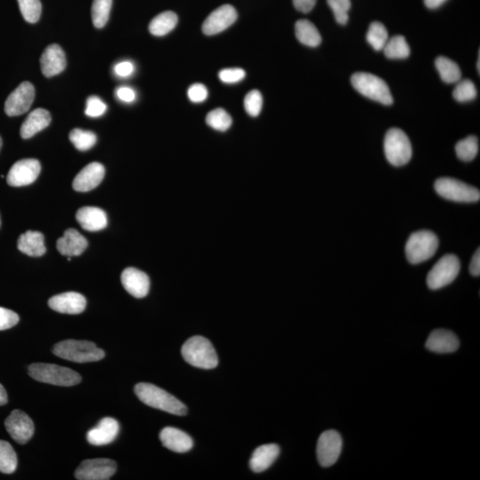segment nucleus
<instances>
[{
  "mask_svg": "<svg viewBox=\"0 0 480 480\" xmlns=\"http://www.w3.org/2000/svg\"><path fill=\"white\" fill-rule=\"evenodd\" d=\"M134 392L141 402L153 409L165 411L175 416H185L187 414V407L184 403L170 393L151 383H138L134 387Z\"/></svg>",
  "mask_w": 480,
  "mask_h": 480,
  "instance_id": "obj_1",
  "label": "nucleus"
},
{
  "mask_svg": "<svg viewBox=\"0 0 480 480\" xmlns=\"http://www.w3.org/2000/svg\"><path fill=\"white\" fill-rule=\"evenodd\" d=\"M53 353L76 363H89L101 361L105 357V351L89 341H62L54 345Z\"/></svg>",
  "mask_w": 480,
  "mask_h": 480,
  "instance_id": "obj_2",
  "label": "nucleus"
},
{
  "mask_svg": "<svg viewBox=\"0 0 480 480\" xmlns=\"http://www.w3.org/2000/svg\"><path fill=\"white\" fill-rule=\"evenodd\" d=\"M182 355L188 364L195 368L213 369L218 365V357L215 348L205 337L189 338L182 345Z\"/></svg>",
  "mask_w": 480,
  "mask_h": 480,
  "instance_id": "obj_3",
  "label": "nucleus"
},
{
  "mask_svg": "<svg viewBox=\"0 0 480 480\" xmlns=\"http://www.w3.org/2000/svg\"><path fill=\"white\" fill-rule=\"evenodd\" d=\"M30 377L48 385L71 387L81 382V376L71 368L48 363H34L29 367Z\"/></svg>",
  "mask_w": 480,
  "mask_h": 480,
  "instance_id": "obj_4",
  "label": "nucleus"
},
{
  "mask_svg": "<svg viewBox=\"0 0 480 480\" xmlns=\"http://www.w3.org/2000/svg\"><path fill=\"white\" fill-rule=\"evenodd\" d=\"M351 81L353 88L365 98L382 105H392L393 98L388 85L377 76L358 72L351 76Z\"/></svg>",
  "mask_w": 480,
  "mask_h": 480,
  "instance_id": "obj_5",
  "label": "nucleus"
},
{
  "mask_svg": "<svg viewBox=\"0 0 480 480\" xmlns=\"http://www.w3.org/2000/svg\"><path fill=\"white\" fill-rule=\"evenodd\" d=\"M438 243V238L433 231H416L411 235L406 245L407 260L413 264L429 260L436 253Z\"/></svg>",
  "mask_w": 480,
  "mask_h": 480,
  "instance_id": "obj_6",
  "label": "nucleus"
},
{
  "mask_svg": "<svg viewBox=\"0 0 480 480\" xmlns=\"http://www.w3.org/2000/svg\"><path fill=\"white\" fill-rule=\"evenodd\" d=\"M385 153L387 160L395 167H402L409 163L412 158V145L409 138L402 129H390L385 136Z\"/></svg>",
  "mask_w": 480,
  "mask_h": 480,
  "instance_id": "obj_7",
  "label": "nucleus"
},
{
  "mask_svg": "<svg viewBox=\"0 0 480 480\" xmlns=\"http://www.w3.org/2000/svg\"><path fill=\"white\" fill-rule=\"evenodd\" d=\"M434 188L442 198L452 201L472 203L480 199L479 189L454 178L438 179L435 182Z\"/></svg>",
  "mask_w": 480,
  "mask_h": 480,
  "instance_id": "obj_8",
  "label": "nucleus"
},
{
  "mask_svg": "<svg viewBox=\"0 0 480 480\" xmlns=\"http://www.w3.org/2000/svg\"><path fill=\"white\" fill-rule=\"evenodd\" d=\"M461 264L457 255H444L431 269L427 276V285L431 290H438L451 284L460 272Z\"/></svg>",
  "mask_w": 480,
  "mask_h": 480,
  "instance_id": "obj_9",
  "label": "nucleus"
},
{
  "mask_svg": "<svg viewBox=\"0 0 480 480\" xmlns=\"http://www.w3.org/2000/svg\"><path fill=\"white\" fill-rule=\"evenodd\" d=\"M117 464L110 459H89L83 461L76 469V479L79 480H108L115 474Z\"/></svg>",
  "mask_w": 480,
  "mask_h": 480,
  "instance_id": "obj_10",
  "label": "nucleus"
},
{
  "mask_svg": "<svg viewBox=\"0 0 480 480\" xmlns=\"http://www.w3.org/2000/svg\"><path fill=\"white\" fill-rule=\"evenodd\" d=\"M343 440L336 431H327L320 435L317 445V457L322 467H330L339 459Z\"/></svg>",
  "mask_w": 480,
  "mask_h": 480,
  "instance_id": "obj_11",
  "label": "nucleus"
},
{
  "mask_svg": "<svg viewBox=\"0 0 480 480\" xmlns=\"http://www.w3.org/2000/svg\"><path fill=\"white\" fill-rule=\"evenodd\" d=\"M41 165L39 160L26 158L17 161L10 168L6 181L13 187H23L33 184L39 177Z\"/></svg>",
  "mask_w": 480,
  "mask_h": 480,
  "instance_id": "obj_12",
  "label": "nucleus"
},
{
  "mask_svg": "<svg viewBox=\"0 0 480 480\" xmlns=\"http://www.w3.org/2000/svg\"><path fill=\"white\" fill-rule=\"evenodd\" d=\"M35 98L32 83L24 81L9 95L5 103V112L9 117L20 116L30 109Z\"/></svg>",
  "mask_w": 480,
  "mask_h": 480,
  "instance_id": "obj_13",
  "label": "nucleus"
},
{
  "mask_svg": "<svg viewBox=\"0 0 480 480\" xmlns=\"http://www.w3.org/2000/svg\"><path fill=\"white\" fill-rule=\"evenodd\" d=\"M6 431L13 440L19 444H26L34 434V423L26 413L21 410H13L5 422Z\"/></svg>",
  "mask_w": 480,
  "mask_h": 480,
  "instance_id": "obj_14",
  "label": "nucleus"
},
{
  "mask_svg": "<svg viewBox=\"0 0 480 480\" xmlns=\"http://www.w3.org/2000/svg\"><path fill=\"white\" fill-rule=\"evenodd\" d=\"M238 18L236 9L230 5H223L210 13L203 23L202 30L207 36L216 35L233 25Z\"/></svg>",
  "mask_w": 480,
  "mask_h": 480,
  "instance_id": "obj_15",
  "label": "nucleus"
},
{
  "mask_svg": "<svg viewBox=\"0 0 480 480\" xmlns=\"http://www.w3.org/2000/svg\"><path fill=\"white\" fill-rule=\"evenodd\" d=\"M66 65L64 51L57 44L48 46L41 55V71L45 77L51 78L60 74L66 68Z\"/></svg>",
  "mask_w": 480,
  "mask_h": 480,
  "instance_id": "obj_16",
  "label": "nucleus"
},
{
  "mask_svg": "<svg viewBox=\"0 0 480 480\" xmlns=\"http://www.w3.org/2000/svg\"><path fill=\"white\" fill-rule=\"evenodd\" d=\"M105 168L98 162L86 165L76 176L74 181V189L79 192L92 191L101 184L105 178Z\"/></svg>",
  "mask_w": 480,
  "mask_h": 480,
  "instance_id": "obj_17",
  "label": "nucleus"
},
{
  "mask_svg": "<svg viewBox=\"0 0 480 480\" xmlns=\"http://www.w3.org/2000/svg\"><path fill=\"white\" fill-rule=\"evenodd\" d=\"M52 310L64 314H79L84 312L86 300L81 293L67 292L51 297L48 301Z\"/></svg>",
  "mask_w": 480,
  "mask_h": 480,
  "instance_id": "obj_18",
  "label": "nucleus"
},
{
  "mask_svg": "<svg viewBox=\"0 0 480 480\" xmlns=\"http://www.w3.org/2000/svg\"><path fill=\"white\" fill-rule=\"evenodd\" d=\"M124 288L136 298H144L150 290V279L144 271L136 268H127L122 274Z\"/></svg>",
  "mask_w": 480,
  "mask_h": 480,
  "instance_id": "obj_19",
  "label": "nucleus"
},
{
  "mask_svg": "<svg viewBox=\"0 0 480 480\" xmlns=\"http://www.w3.org/2000/svg\"><path fill=\"white\" fill-rule=\"evenodd\" d=\"M119 424L112 417L103 418L98 426L88 433V441L93 445H105L112 443L119 434Z\"/></svg>",
  "mask_w": 480,
  "mask_h": 480,
  "instance_id": "obj_20",
  "label": "nucleus"
},
{
  "mask_svg": "<svg viewBox=\"0 0 480 480\" xmlns=\"http://www.w3.org/2000/svg\"><path fill=\"white\" fill-rule=\"evenodd\" d=\"M460 346V341L451 331L437 329L431 332L426 341L428 350L436 353H452Z\"/></svg>",
  "mask_w": 480,
  "mask_h": 480,
  "instance_id": "obj_21",
  "label": "nucleus"
},
{
  "mask_svg": "<svg viewBox=\"0 0 480 480\" xmlns=\"http://www.w3.org/2000/svg\"><path fill=\"white\" fill-rule=\"evenodd\" d=\"M162 445L175 453H186L193 447L192 438L184 431L174 427H165L160 431Z\"/></svg>",
  "mask_w": 480,
  "mask_h": 480,
  "instance_id": "obj_22",
  "label": "nucleus"
},
{
  "mask_svg": "<svg viewBox=\"0 0 480 480\" xmlns=\"http://www.w3.org/2000/svg\"><path fill=\"white\" fill-rule=\"evenodd\" d=\"M76 219L83 229L91 233L105 229L108 224L105 212L95 206H84L78 209Z\"/></svg>",
  "mask_w": 480,
  "mask_h": 480,
  "instance_id": "obj_23",
  "label": "nucleus"
},
{
  "mask_svg": "<svg viewBox=\"0 0 480 480\" xmlns=\"http://www.w3.org/2000/svg\"><path fill=\"white\" fill-rule=\"evenodd\" d=\"M88 246V240L77 230L69 229L57 241V250L65 257H78Z\"/></svg>",
  "mask_w": 480,
  "mask_h": 480,
  "instance_id": "obj_24",
  "label": "nucleus"
},
{
  "mask_svg": "<svg viewBox=\"0 0 480 480\" xmlns=\"http://www.w3.org/2000/svg\"><path fill=\"white\" fill-rule=\"evenodd\" d=\"M52 117L49 112L45 109H36L30 113L21 127V136L23 139L35 136L40 131L50 125Z\"/></svg>",
  "mask_w": 480,
  "mask_h": 480,
  "instance_id": "obj_25",
  "label": "nucleus"
},
{
  "mask_svg": "<svg viewBox=\"0 0 480 480\" xmlns=\"http://www.w3.org/2000/svg\"><path fill=\"white\" fill-rule=\"evenodd\" d=\"M279 455V447L276 444L262 445L255 449L250 462L254 472L266 471L276 461Z\"/></svg>",
  "mask_w": 480,
  "mask_h": 480,
  "instance_id": "obj_26",
  "label": "nucleus"
},
{
  "mask_svg": "<svg viewBox=\"0 0 480 480\" xmlns=\"http://www.w3.org/2000/svg\"><path fill=\"white\" fill-rule=\"evenodd\" d=\"M17 247L22 253L33 257H42L47 251L44 235L39 231L29 230L21 235Z\"/></svg>",
  "mask_w": 480,
  "mask_h": 480,
  "instance_id": "obj_27",
  "label": "nucleus"
},
{
  "mask_svg": "<svg viewBox=\"0 0 480 480\" xmlns=\"http://www.w3.org/2000/svg\"><path fill=\"white\" fill-rule=\"evenodd\" d=\"M295 35L300 42L312 47L320 46L322 40L316 26L308 20H300L295 23Z\"/></svg>",
  "mask_w": 480,
  "mask_h": 480,
  "instance_id": "obj_28",
  "label": "nucleus"
},
{
  "mask_svg": "<svg viewBox=\"0 0 480 480\" xmlns=\"http://www.w3.org/2000/svg\"><path fill=\"white\" fill-rule=\"evenodd\" d=\"M178 17L172 11L160 13L151 21L148 30L154 36L162 37L172 32L177 25Z\"/></svg>",
  "mask_w": 480,
  "mask_h": 480,
  "instance_id": "obj_29",
  "label": "nucleus"
},
{
  "mask_svg": "<svg viewBox=\"0 0 480 480\" xmlns=\"http://www.w3.org/2000/svg\"><path fill=\"white\" fill-rule=\"evenodd\" d=\"M438 74L442 81L448 84H454L461 81L462 71L457 64L451 59L440 57L435 62Z\"/></svg>",
  "mask_w": 480,
  "mask_h": 480,
  "instance_id": "obj_30",
  "label": "nucleus"
},
{
  "mask_svg": "<svg viewBox=\"0 0 480 480\" xmlns=\"http://www.w3.org/2000/svg\"><path fill=\"white\" fill-rule=\"evenodd\" d=\"M382 50L389 59H406L410 54L409 45L405 37L399 35L388 40Z\"/></svg>",
  "mask_w": 480,
  "mask_h": 480,
  "instance_id": "obj_31",
  "label": "nucleus"
},
{
  "mask_svg": "<svg viewBox=\"0 0 480 480\" xmlns=\"http://www.w3.org/2000/svg\"><path fill=\"white\" fill-rule=\"evenodd\" d=\"M17 468V455L8 441L0 440V472L12 474Z\"/></svg>",
  "mask_w": 480,
  "mask_h": 480,
  "instance_id": "obj_32",
  "label": "nucleus"
},
{
  "mask_svg": "<svg viewBox=\"0 0 480 480\" xmlns=\"http://www.w3.org/2000/svg\"><path fill=\"white\" fill-rule=\"evenodd\" d=\"M367 40L375 51H381L389 40L388 30L381 23H372L369 26Z\"/></svg>",
  "mask_w": 480,
  "mask_h": 480,
  "instance_id": "obj_33",
  "label": "nucleus"
},
{
  "mask_svg": "<svg viewBox=\"0 0 480 480\" xmlns=\"http://www.w3.org/2000/svg\"><path fill=\"white\" fill-rule=\"evenodd\" d=\"M455 153L462 161L474 160L479 153V139L474 136L466 137L455 145Z\"/></svg>",
  "mask_w": 480,
  "mask_h": 480,
  "instance_id": "obj_34",
  "label": "nucleus"
},
{
  "mask_svg": "<svg viewBox=\"0 0 480 480\" xmlns=\"http://www.w3.org/2000/svg\"><path fill=\"white\" fill-rule=\"evenodd\" d=\"M112 6V0H94L92 6V20L95 27L101 29L106 25Z\"/></svg>",
  "mask_w": 480,
  "mask_h": 480,
  "instance_id": "obj_35",
  "label": "nucleus"
},
{
  "mask_svg": "<svg viewBox=\"0 0 480 480\" xmlns=\"http://www.w3.org/2000/svg\"><path fill=\"white\" fill-rule=\"evenodd\" d=\"M206 122L210 127L221 132H226L233 125V119L223 109L212 110L206 116Z\"/></svg>",
  "mask_w": 480,
  "mask_h": 480,
  "instance_id": "obj_36",
  "label": "nucleus"
},
{
  "mask_svg": "<svg viewBox=\"0 0 480 480\" xmlns=\"http://www.w3.org/2000/svg\"><path fill=\"white\" fill-rule=\"evenodd\" d=\"M70 140L78 151H86L95 146L98 137L91 131L75 129L70 134Z\"/></svg>",
  "mask_w": 480,
  "mask_h": 480,
  "instance_id": "obj_37",
  "label": "nucleus"
},
{
  "mask_svg": "<svg viewBox=\"0 0 480 480\" xmlns=\"http://www.w3.org/2000/svg\"><path fill=\"white\" fill-rule=\"evenodd\" d=\"M17 1L26 22L35 23L40 20L42 11L40 0H17Z\"/></svg>",
  "mask_w": 480,
  "mask_h": 480,
  "instance_id": "obj_38",
  "label": "nucleus"
},
{
  "mask_svg": "<svg viewBox=\"0 0 480 480\" xmlns=\"http://www.w3.org/2000/svg\"><path fill=\"white\" fill-rule=\"evenodd\" d=\"M476 94H478V92H476L474 83L469 81V79L457 82L453 92L455 100H457L459 103L472 101L476 98Z\"/></svg>",
  "mask_w": 480,
  "mask_h": 480,
  "instance_id": "obj_39",
  "label": "nucleus"
},
{
  "mask_svg": "<svg viewBox=\"0 0 480 480\" xmlns=\"http://www.w3.org/2000/svg\"><path fill=\"white\" fill-rule=\"evenodd\" d=\"M327 4L332 9L334 18L341 25H344L349 21V11L351 9V0H327Z\"/></svg>",
  "mask_w": 480,
  "mask_h": 480,
  "instance_id": "obj_40",
  "label": "nucleus"
},
{
  "mask_svg": "<svg viewBox=\"0 0 480 480\" xmlns=\"http://www.w3.org/2000/svg\"><path fill=\"white\" fill-rule=\"evenodd\" d=\"M245 109L251 117H257L262 108V96L258 90H252L245 98Z\"/></svg>",
  "mask_w": 480,
  "mask_h": 480,
  "instance_id": "obj_41",
  "label": "nucleus"
},
{
  "mask_svg": "<svg viewBox=\"0 0 480 480\" xmlns=\"http://www.w3.org/2000/svg\"><path fill=\"white\" fill-rule=\"evenodd\" d=\"M107 106L98 96H90L86 101V115L91 117H101L105 113Z\"/></svg>",
  "mask_w": 480,
  "mask_h": 480,
  "instance_id": "obj_42",
  "label": "nucleus"
},
{
  "mask_svg": "<svg viewBox=\"0 0 480 480\" xmlns=\"http://www.w3.org/2000/svg\"><path fill=\"white\" fill-rule=\"evenodd\" d=\"M245 77H246V72L240 68L224 69L219 74L221 81L227 84L240 82L243 81Z\"/></svg>",
  "mask_w": 480,
  "mask_h": 480,
  "instance_id": "obj_43",
  "label": "nucleus"
},
{
  "mask_svg": "<svg viewBox=\"0 0 480 480\" xmlns=\"http://www.w3.org/2000/svg\"><path fill=\"white\" fill-rule=\"evenodd\" d=\"M19 322V316L11 310L0 307V331L9 329Z\"/></svg>",
  "mask_w": 480,
  "mask_h": 480,
  "instance_id": "obj_44",
  "label": "nucleus"
},
{
  "mask_svg": "<svg viewBox=\"0 0 480 480\" xmlns=\"http://www.w3.org/2000/svg\"><path fill=\"white\" fill-rule=\"evenodd\" d=\"M189 99L192 103H199L206 101L209 96V91L202 84H194L188 90Z\"/></svg>",
  "mask_w": 480,
  "mask_h": 480,
  "instance_id": "obj_45",
  "label": "nucleus"
},
{
  "mask_svg": "<svg viewBox=\"0 0 480 480\" xmlns=\"http://www.w3.org/2000/svg\"><path fill=\"white\" fill-rule=\"evenodd\" d=\"M116 95L120 101L125 103H132L136 99V92L132 88H119L117 89Z\"/></svg>",
  "mask_w": 480,
  "mask_h": 480,
  "instance_id": "obj_46",
  "label": "nucleus"
},
{
  "mask_svg": "<svg viewBox=\"0 0 480 480\" xmlns=\"http://www.w3.org/2000/svg\"><path fill=\"white\" fill-rule=\"evenodd\" d=\"M134 66L130 62H122V63L117 64L115 66V72L119 77H129L133 74Z\"/></svg>",
  "mask_w": 480,
  "mask_h": 480,
  "instance_id": "obj_47",
  "label": "nucleus"
},
{
  "mask_svg": "<svg viewBox=\"0 0 480 480\" xmlns=\"http://www.w3.org/2000/svg\"><path fill=\"white\" fill-rule=\"evenodd\" d=\"M293 6L302 13H309L312 11L316 5L317 0H293Z\"/></svg>",
  "mask_w": 480,
  "mask_h": 480,
  "instance_id": "obj_48",
  "label": "nucleus"
},
{
  "mask_svg": "<svg viewBox=\"0 0 480 480\" xmlns=\"http://www.w3.org/2000/svg\"><path fill=\"white\" fill-rule=\"evenodd\" d=\"M469 272H471L472 276L474 277H479L480 275V250L476 251L474 255H473L471 265H469Z\"/></svg>",
  "mask_w": 480,
  "mask_h": 480,
  "instance_id": "obj_49",
  "label": "nucleus"
},
{
  "mask_svg": "<svg viewBox=\"0 0 480 480\" xmlns=\"http://www.w3.org/2000/svg\"><path fill=\"white\" fill-rule=\"evenodd\" d=\"M445 1L447 0H424V4H426L428 8L435 9L440 8Z\"/></svg>",
  "mask_w": 480,
  "mask_h": 480,
  "instance_id": "obj_50",
  "label": "nucleus"
},
{
  "mask_svg": "<svg viewBox=\"0 0 480 480\" xmlns=\"http://www.w3.org/2000/svg\"><path fill=\"white\" fill-rule=\"evenodd\" d=\"M8 394L2 385H0V406H4L8 403Z\"/></svg>",
  "mask_w": 480,
  "mask_h": 480,
  "instance_id": "obj_51",
  "label": "nucleus"
},
{
  "mask_svg": "<svg viewBox=\"0 0 480 480\" xmlns=\"http://www.w3.org/2000/svg\"><path fill=\"white\" fill-rule=\"evenodd\" d=\"M2 144H3L2 138L1 136H0V150H1Z\"/></svg>",
  "mask_w": 480,
  "mask_h": 480,
  "instance_id": "obj_52",
  "label": "nucleus"
},
{
  "mask_svg": "<svg viewBox=\"0 0 480 480\" xmlns=\"http://www.w3.org/2000/svg\"><path fill=\"white\" fill-rule=\"evenodd\" d=\"M0 226H1V220H0Z\"/></svg>",
  "mask_w": 480,
  "mask_h": 480,
  "instance_id": "obj_53",
  "label": "nucleus"
}]
</instances>
